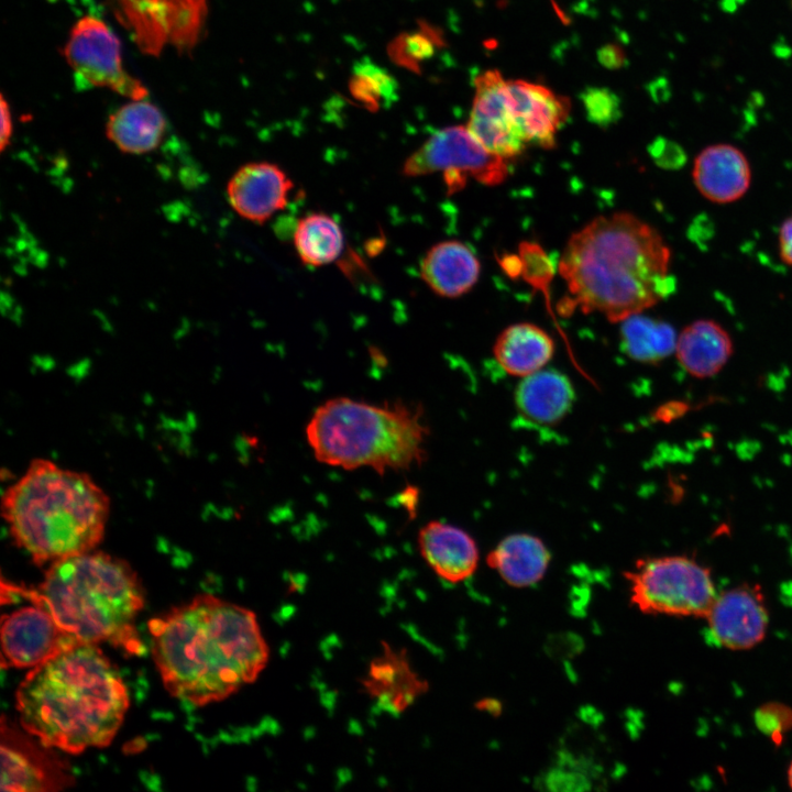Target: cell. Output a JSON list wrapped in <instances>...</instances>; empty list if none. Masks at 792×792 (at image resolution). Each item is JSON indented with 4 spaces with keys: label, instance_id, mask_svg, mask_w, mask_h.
<instances>
[{
    "label": "cell",
    "instance_id": "6da1fadb",
    "mask_svg": "<svg viewBox=\"0 0 792 792\" xmlns=\"http://www.w3.org/2000/svg\"><path fill=\"white\" fill-rule=\"evenodd\" d=\"M148 631L164 686L195 706L254 682L270 660L255 613L208 594L153 618Z\"/></svg>",
    "mask_w": 792,
    "mask_h": 792
},
{
    "label": "cell",
    "instance_id": "7a4b0ae2",
    "mask_svg": "<svg viewBox=\"0 0 792 792\" xmlns=\"http://www.w3.org/2000/svg\"><path fill=\"white\" fill-rule=\"evenodd\" d=\"M662 235L630 212L598 216L572 233L558 262L569 297L559 310L600 312L610 322L642 312L675 288Z\"/></svg>",
    "mask_w": 792,
    "mask_h": 792
},
{
    "label": "cell",
    "instance_id": "3957f363",
    "mask_svg": "<svg viewBox=\"0 0 792 792\" xmlns=\"http://www.w3.org/2000/svg\"><path fill=\"white\" fill-rule=\"evenodd\" d=\"M128 707L119 672L91 644H76L34 667L16 691L23 729L69 754L109 745Z\"/></svg>",
    "mask_w": 792,
    "mask_h": 792
},
{
    "label": "cell",
    "instance_id": "277c9868",
    "mask_svg": "<svg viewBox=\"0 0 792 792\" xmlns=\"http://www.w3.org/2000/svg\"><path fill=\"white\" fill-rule=\"evenodd\" d=\"M110 510L108 494L88 473L46 458L33 459L1 496L11 539L36 564L95 550Z\"/></svg>",
    "mask_w": 792,
    "mask_h": 792
},
{
    "label": "cell",
    "instance_id": "5b68a950",
    "mask_svg": "<svg viewBox=\"0 0 792 792\" xmlns=\"http://www.w3.org/2000/svg\"><path fill=\"white\" fill-rule=\"evenodd\" d=\"M24 595L77 642H109L129 654L144 650L135 627L143 588L132 566L118 557L95 549L51 563L43 582Z\"/></svg>",
    "mask_w": 792,
    "mask_h": 792
},
{
    "label": "cell",
    "instance_id": "8992f818",
    "mask_svg": "<svg viewBox=\"0 0 792 792\" xmlns=\"http://www.w3.org/2000/svg\"><path fill=\"white\" fill-rule=\"evenodd\" d=\"M305 432L319 462L344 470L371 468L383 475L427 459L429 428L420 406L334 397L315 410Z\"/></svg>",
    "mask_w": 792,
    "mask_h": 792
},
{
    "label": "cell",
    "instance_id": "52a82bcc",
    "mask_svg": "<svg viewBox=\"0 0 792 792\" xmlns=\"http://www.w3.org/2000/svg\"><path fill=\"white\" fill-rule=\"evenodd\" d=\"M625 578L631 604L648 615L705 618L717 595L711 570L688 556L641 558Z\"/></svg>",
    "mask_w": 792,
    "mask_h": 792
},
{
    "label": "cell",
    "instance_id": "ba28073f",
    "mask_svg": "<svg viewBox=\"0 0 792 792\" xmlns=\"http://www.w3.org/2000/svg\"><path fill=\"white\" fill-rule=\"evenodd\" d=\"M509 161L488 152L466 125H451L435 132L404 163L408 177L442 173L448 194H454L470 178L496 186L509 174Z\"/></svg>",
    "mask_w": 792,
    "mask_h": 792
},
{
    "label": "cell",
    "instance_id": "9c48e42d",
    "mask_svg": "<svg viewBox=\"0 0 792 792\" xmlns=\"http://www.w3.org/2000/svg\"><path fill=\"white\" fill-rule=\"evenodd\" d=\"M114 13L144 54L157 56L166 46L190 52L207 18V0H113Z\"/></svg>",
    "mask_w": 792,
    "mask_h": 792
},
{
    "label": "cell",
    "instance_id": "30bf717a",
    "mask_svg": "<svg viewBox=\"0 0 792 792\" xmlns=\"http://www.w3.org/2000/svg\"><path fill=\"white\" fill-rule=\"evenodd\" d=\"M64 56L79 88L106 87L132 100L148 95L146 87L124 69L120 41L100 19L87 15L74 24Z\"/></svg>",
    "mask_w": 792,
    "mask_h": 792
},
{
    "label": "cell",
    "instance_id": "8fae6325",
    "mask_svg": "<svg viewBox=\"0 0 792 792\" xmlns=\"http://www.w3.org/2000/svg\"><path fill=\"white\" fill-rule=\"evenodd\" d=\"M466 127L488 152L510 161L527 147L515 124L507 97V79L487 69L474 79V97Z\"/></svg>",
    "mask_w": 792,
    "mask_h": 792
},
{
    "label": "cell",
    "instance_id": "7c38bea8",
    "mask_svg": "<svg viewBox=\"0 0 792 792\" xmlns=\"http://www.w3.org/2000/svg\"><path fill=\"white\" fill-rule=\"evenodd\" d=\"M32 603L2 619V662L8 667L34 668L79 644L61 628L45 607Z\"/></svg>",
    "mask_w": 792,
    "mask_h": 792
},
{
    "label": "cell",
    "instance_id": "4fadbf2b",
    "mask_svg": "<svg viewBox=\"0 0 792 792\" xmlns=\"http://www.w3.org/2000/svg\"><path fill=\"white\" fill-rule=\"evenodd\" d=\"M1 725L2 791H58L74 782L72 773L59 759L45 748L37 747L4 718Z\"/></svg>",
    "mask_w": 792,
    "mask_h": 792
},
{
    "label": "cell",
    "instance_id": "5bb4252c",
    "mask_svg": "<svg viewBox=\"0 0 792 792\" xmlns=\"http://www.w3.org/2000/svg\"><path fill=\"white\" fill-rule=\"evenodd\" d=\"M705 619L718 646L748 650L765 639L769 613L761 588L743 584L717 594Z\"/></svg>",
    "mask_w": 792,
    "mask_h": 792
},
{
    "label": "cell",
    "instance_id": "9a60e30c",
    "mask_svg": "<svg viewBox=\"0 0 792 792\" xmlns=\"http://www.w3.org/2000/svg\"><path fill=\"white\" fill-rule=\"evenodd\" d=\"M512 116L525 143L552 148L569 118L570 100L552 89L522 79H507Z\"/></svg>",
    "mask_w": 792,
    "mask_h": 792
},
{
    "label": "cell",
    "instance_id": "2e32d148",
    "mask_svg": "<svg viewBox=\"0 0 792 792\" xmlns=\"http://www.w3.org/2000/svg\"><path fill=\"white\" fill-rule=\"evenodd\" d=\"M363 692L385 713L398 715L429 690V683L411 666L407 651L382 642L361 679Z\"/></svg>",
    "mask_w": 792,
    "mask_h": 792
},
{
    "label": "cell",
    "instance_id": "e0dca14e",
    "mask_svg": "<svg viewBox=\"0 0 792 792\" xmlns=\"http://www.w3.org/2000/svg\"><path fill=\"white\" fill-rule=\"evenodd\" d=\"M294 184L276 164L253 162L240 167L227 186L231 207L242 218L264 223L287 204Z\"/></svg>",
    "mask_w": 792,
    "mask_h": 792
},
{
    "label": "cell",
    "instance_id": "ac0fdd59",
    "mask_svg": "<svg viewBox=\"0 0 792 792\" xmlns=\"http://www.w3.org/2000/svg\"><path fill=\"white\" fill-rule=\"evenodd\" d=\"M417 543L424 561L444 582L461 583L477 569V544L459 527L438 520L429 521L420 528Z\"/></svg>",
    "mask_w": 792,
    "mask_h": 792
},
{
    "label": "cell",
    "instance_id": "d6986e66",
    "mask_svg": "<svg viewBox=\"0 0 792 792\" xmlns=\"http://www.w3.org/2000/svg\"><path fill=\"white\" fill-rule=\"evenodd\" d=\"M692 178L698 193L711 202L729 204L749 189L751 168L736 146L718 143L703 148L694 160Z\"/></svg>",
    "mask_w": 792,
    "mask_h": 792
},
{
    "label": "cell",
    "instance_id": "ffe728a7",
    "mask_svg": "<svg viewBox=\"0 0 792 792\" xmlns=\"http://www.w3.org/2000/svg\"><path fill=\"white\" fill-rule=\"evenodd\" d=\"M481 264L465 243L447 240L432 245L420 263V275L426 285L444 298H457L470 292L477 283Z\"/></svg>",
    "mask_w": 792,
    "mask_h": 792
},
{
    "label": "cell",
    "instance_id": "44dd1931",
    "mask_svg": "<svg viewBox=\"0 0 792 792\" xmlns=\"http://www.w3.org/2000/svg\"><path fill=\"white\" fill-rule=\"evenodd\" d=\"M733 351L729 333L711 319H698L684 327L675 345L678 361L696 378H708L719 373Z\"/></svg>",
    "mask_w": 792,
    "mask_h": 792
},
{
    "label": "cell",
    "instance_id": "7402d4cb",
    "mask_svg": "<svg viewBox=\"0 0 792 792\" xmlns=\"http://www.w3.org/2000/svg\"><path fill=\"white\" fill-rule=\"evenodd\" d=\"M574 399L571 381L556 370H540L524 377L515 394L519 414L538 425H554L562 420Z\"/></svg>",
    "mask_w": 792,
    "mask_h": 792
},
{
    "label": "cell",
    "instance_id": "603a6c76",
    "mask_svg": "<svg viewBox=\"0 0 792 792\" xmlns=\"http://www.w3.org/2000/svg\"><path fill=\"white\" fill-rule=\"evenodd\" d=\"M551 554L541 539L529 534H514L502 539L486 558L488 566L508 585L525 588L540 582Z\"/></svg>",
    "mask_w": 792,
    "mask_h": 792
},
{
    "label": "cell",
    "instance_id": "cb8c5ba5",
    "mask_svg": "<svg viewBox=\"0 0 792 792\" xmlns=\"http://www.w3.org/2000/svg\"><path fill=\"white\" fill-rule=\"evenodd\" d=\"M553 353V339L531 322L508 326L499 333L493 346L494 358L501 367L518 377L542 370Z\"/></svg>",
    "mask_w": 792,
    "mask_h": 792
},
{
    "label": "cell",
    "instance_id": "d4e9b609",
    "mask_svg": "<svg viewBox=\"0 0 792 792\" xmlns=\"http://www.w3.org/2000/svg\"><path fill=\"white\" fill-rule=\"evenodd\" d=\"M166 124L156 106L144 99L132 100L109 117L106 133L122 152L144 154L160 145Z\"/></svg>",
    "mask_w": 792,
    "mask_h": 792
},
{
    "label": "cell",
    "instance_id": "484cf974",
    "mask_svg": "<svg viewBox=\"0 0 792 792\" xmlns=\"http://www.w3.org/2000/svg\"><path fill=\"white\" fill-rule=\"evenodd\" d=\"M678 336L668 322L640 314L620 322V343L634 361L658 364L675 352Z\"/></svg>",
    "mask_w": 792,
    "mask_h": 792
},
{
    "label": "cell",
    "instance_id": "4316f807",
    "mask_svg": "<svg viewBox=\"0 0 792 792\" xmlns=\"http://www.w3.org/2000/svg\"><path fill=\"white\" fill-rule=\"evenodd\" d=\"M294 244L302 263L322 266L336 261L344 248V237L339 223L322 212H311L299 219Z\"/></svg>",
    "mask_w": 792,
    "mask_h": 792
},
{
    "label": "cell",
    "instance_id": "83f0119b",
    "mask_svg": "<svg viewBox=\"0 0 792 792\" xmlns=\"http://www.w3.org/2000/svg\"><path fill=\"white\" fill-rule=\"evenodd\" d=\"M520 276L537 290H546L552 280L556 265L538 243L522 241L518 248Z\"/></svg>",
    "mask_w": 792,
    "mask_h": 792
},
{
    "label": "cell",
    "instance_id": "f1b7e54d",
    "mask_svg": "<svg viewBox=\"0 0 792 792\" xmlns=\"http://www.w3.org/2000/svg\"><path fill=\"white\" fill-rule=\"evenodd\" d=\"M580 97L591 123L608 127L622 116L620 100L609 88L588 87Z\"/></svg>",
    "mask_w": 792,
    "mask_h": 792
},
{
    "label": "cell",
    "instance_id": "f546056e",
    "mask_svg": "<svg viewBox=\"0 0 792 792\" xmlns=\"http://www.w3.org/2000/svg\"><path fill=\"white\" fill-rule=\"evenodd\" d=\"M755 723L777 743L792 729V708L782 703H767L756 711Z\"/></svg>",
    "mask_w": 792,
    "mask_h": 792
},
{
    "label": "cell",
    "instance_id": "4dcf8cb0",
    "mask_svg": "<svg viewBox=\"0 0 792 792\" xmlns=\"http://www.w3.org/2000/svg\"><path fill=\"white\" fill-rule=\"evenodd\" d=\"M778 244L780 257L785 264L792 266V216L781 224Z\"/></svg>",
    "mask_w": 792,
    "mask_h": 792
},
{
    "label": "cell",
    "instance_id": "1f68e13d",
    "mask_svg": "<svg viewBox=\"0 0 792 792\" xmlns=\"http://www.w3.org/2000/svg\"><path fill=\"white\" fill-rule=\"evenodd\" d=\"M13 127H12V118L10 112V107L8 102L4 99V96H1V130H0V150L3 152L6 147L10 143V139L12 135Z\"/></svg>",
    "mask_w": 792,
    "mask_h": 792
},
{
    "label": "cell",
    "instance_id": "d6a6232c",
    "mask_svg": "<svg viewBox=\"0 0 792 792\" xmlns=\"http://www.w3.org/2000/svg\"><path fill=\"white\" fill-rule=\"evenodd\" d=\"M598 59L608 68H617L624 62V54L617 46L606 45L600 50Z\"/></svg>",
    "mask_w": 792,
    "mask_h": 792
},
{
    "label": "cell",
    "instance_id": "836d02e7",
    "mask_svg": "<svg viewBox=\"0 0 792 792\" xmlns=\"http://www.w3.org/2000/svg\"><path fill=\"white\" fill-rule=\"evenodd\" d=\"M502 268L510 277L520 276V258L518 254L504 255L499 261Z\"/></svg>",
    "mask_w": 792,
    "mask_h": 792
},
{
    "label": "cell",
    "instance_id": "e575fe53",
    "mask_svg": "<svg viewBox=\"0 0 792 792\" xmlns=\"http://www.w3.org/2000/svg\"><path fill=\"white\" fill-rule=\"evenodd\" d=\"M787 779H788V784H789L790 789L792 790V761L788 768Z\"/></svg>",
    "mask_w": 792,
    "mask_h": 792
}]
</instances>
